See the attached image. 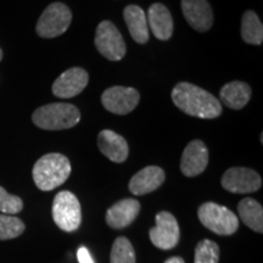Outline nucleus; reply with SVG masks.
I'll use <instances>...</instances> for the list:
<instances>
[{"label": "nucleus", "instance_id": "nucleus-1", "mask_svg": "<svg viewBox=\"0 0 263 263\" xmlns=\"http://www.w3.org/2000/svg\"><path fill=\"white\" fill-rule=\"evenodd\" d=\"M174 105L193 117L211 120L222 114V104L211 93L195 84L180 82L172 90Z\"/></svg>", "mask_w": 263, "mask_h": 263}, {"label": "nucleus", "instance_id": "nucleus-2", "mask_svg": "<svg viewBox=\"0 0 263 263\" xmlns=\"http://www.w3.org/2000/svg\"><path fill=\"white\" fill-rule=\"evenodd\" d=\"M71 174V162L62 154L51 153L42 156L33 167L35 185L43 192H50L67 180Z\"/></svg>", "mask_w": 263, "mask_h": 263}, {"label": "nucleus", "instance_id": "nucleus-3", "mask_svg": "<svg viewBox=\"0 0 263 263\" xmlns=\"http://www.w3.org/2000/svg\"><path fill=\"white\" fill-rule=\"evenodd\" d=\"M35 126L45 130L68 129L81 121V111L70 103H51L38 107L32 115Z\"/></svg>", "mask_w": 263, "mask_h": 263}, {"label": "nucleus", "instance_id": "nucleus-4", "mask_svg": "<svg viewBox=\"0 0 263 263\" xmlns=\"http://www.w3.org/2000/svg\"><path fill=\"white\" fill-rule=\"evenodd\" d=\"M197 217L203 227L218 235H233L239 228V218L226 206L205 202L197 210Z\"/></svg>", "mask_w": 263, "mask_h": 263}, {"label": "nucleus", "instance_id": "nucleus-5", "mask_svg": "<svg viewBox=\"0 0 263 263\" xmlns=\"http://www.w3.org/2000/svg\"><path fill=\"white\" fill-rule=\"evenodd\" d=\"M52 219L61 230L72 233L82 222L81 203L73 193L64 190L57 194L52 201Z\"/></svg>", "mask_w": 263, "mask_h": 263}, {"label": "nucleus", "instance_id": "nucleus-6", "mask_svg": "<svg viewBox=\"0 0 263 263\" xmlns=\"http://www.w3.org/2000/svg\"><path fill=\"white\" fill-rule=\"evenodd\" d=\"M72 22V12L62 3H52L42 12L37 22V33L42 38H57L64 34Z\"/></svg>", "mask_w": 263, "mask_h": 263}, {"label": "nucleus", "instance_id": "nucleus-7", "mask_svg": "<svg viewBox=\"0 0 263 263\" xmlns=\"http://www.w3.org/2000/svg\"><path fill=\"white\" fill-rule=\"evenodd\" d=\"M95 47L110 61H120L126 55V44L120 31L111 21L100 22L95 32Z\"/></svg>", "mask_w": 263, "mask_h": 263}, {"label": "nucleus", "instance_id": "nucleus-8", "mask_svg": "<svg viewBox=\"0 0 263 263\" xmlns=\"http://www.w3.org/2000/svg\"><path fill=\"white\" fill-rule=\"evenodd\" d=\"M156 226L150 229L151 242L161 250H171L179 242L180 230L178 222L172 213L161 211L155 217Z\"/></svg>", "mask_w": 263, "mask_h": 263}, {"label": "nucleus", "instance_id": "nucleus-9", "mask_svg": "<svg viewBox=\"0 0 263 263\" xmlns=\"http://www.w3.org/2000/svg\"><path fill=\"white\" fill-rule=\"evenodd\" d=\"M222 186L227 192L233 194L255 193L262 186V179L254 170L246 167H233L223 174Z\"/></svg>", "mask_w": 263, "mask_h": 263}, {"label": "nucleus", "instance_id": "nucleus-10", "mask_svg": "<svg viewBox=\"0 0 263 263\" xmlns=\"http://www.w3.org/2000/svg\"><path fill=\"white\" fill-rule=\"evenodd\" d=\"M139 91L132 87H111L101 95V103L107 111L115 115H127L138 106Z\"/></svg>", "mask_w": 263, "mask_h": 263}, {"label": "nucleus", "instance_id": "nucleus-11", "mask_svg": "<svg viewBox=\"0 0 263 263\" xmlns=\"http://www.w3.org/2000/svg\"><path fill=\"white\" fill-rule=\"evenodd\" d=\"M89 82V74L82 67H72L57 78L52 84V93L61 99H70L81 94Z\"/></svg>", "mask_w": 263, "mask_h": 263}, {"label": "nucleus", "instance_id": "nucleus-12", "mask_svg": "<svg viewBox=\"0 0 263 263\" xmlns=\"http://www.w3.org/2000/svg\"><path fill=\"white\" fill-rule=\"evenodd\" d=\"M209 164V149L205 143L192 140L184 149L180 160V171L185 177H196L206 170Z\"/></svg>", "mask_w": 263, "mask_h": 263}, {"label": "nucleus", "instance_id": "nucleus-13", "mask_svg": "<svg viewBox=\"0 0 263 263\" xmlns=\"http://www.w3.org/2000/svg\"><path fill=\"white\" fill-rule=\"evenodd\" d=\"M183 15L186 22L197 32H206L212 27L213 12L207 0H182Z\"/></svg>", "mask_w": 263, "mask_h": 263}, {"label": "nucleus", "instance_id": "nucleus-14", "mask_svg": "<svg viewBox=\"0 0 263 263\" xmlns=\"http://www.w3.org/2000/svg\"><path fill=\"white\" fill-rule=\"evenodd\" d=\"M140 212V202L136 199H123L110 207L106 212V223L111 228L122 229L134 222Z\"/></svg>", "mask_w": 263, "mask_h": 263}, {"label": "nucleus", "instance_id": "nucleus-15", "mask_svg": "<svg viewBox=\"0 0 263 263\" xmlns=\"http://www.w3.org/2000/svg\"><path fill=\"white\" fill-rule=\"evenodd\" d=\"M98 146L103 155L116 163L124 162L129 154L127 140L110 129H104L99 133Z\"/></svg>", "mask_w": 263, "mask_h": 263}, {"label": "nucleus", "instance_id": "nucleus-16", "mask_svg": "<svg viewBox=\"0 0 263 263\" xmlns=\"http://www.w3.org/2000/svg\"><path fill=\"white\" fill-rule=\"evenodd\" d=\"M163 182L164 171L157 166H147L132 177L128 186L134 195H145L159 189Z\"/></svg>", "mask_w": 263, "mask_h": 263}, {"label": "nucleus", "instance_id": "nucleus-17", "mask_svg": "<svg viewBox=\"0 0 263 263\" xmlns=\"http://www.w3.org/2000/svg\"><path fill=\"white\" fill-rule=\"evenodd\" d=\"M147 26L151 32L160 41H168L173 33V18L170 10L163 4L155 3L149 8L147 11Z\"/></svg>", "mask_w": 263, "mask_h": 263}, {"label": "nucleus", "instance_id": "nucleus-18", "mask_svg": "<svg viewBox=\"0 0 263 263\" xmlns=\"http://www.w3.org/2000/svg\"><path fill=\"white\" fill-rule=\"evenodd\" d=\"M123 17L132 38L139 44L149 41V26L144 10L138 5H128L123 11Z\"/></svg>", "mask_w": 263, "mask_h": 263}, {"label": "nucleus", "instance_id": "nucleus-19", "mask_svg": "<svg viewBox=\"0 0 263 263\" xmlns=\"http://www.w3.org/2000/svg\"><path fill=\"white\" fill-rule=\"evenodd\" d=\"M221 103L233 110H240L251 99V88L241 81H234L227 83L219 91Z\"/></svg>", "mask_w": 263, "mask_h": 263}, {"label": "nucleus", "instance_id": "nucleus-20", "mask_svg": "<svg viewBox=\"0 0 263 263\" xmlns=\"http://www.w3.org/2000/svg\"><path fill=\"white\" fill-rule=\"evenodd\" d=\"M239 217L245 226L256 233L263 232V209L261 203L251 197H245L238 205Z\"/></svg>", "mask_w": 263, "mask_h": 263}, {"label": "nucleus", "instance_id": "nucleus-21", "mask_svg": "<svg viewBox=\"0 0 263 263\" xmlns=\"http://www.w3.org/2000/svg\"><path fill=\"white\" fill-rule=\"evenodd\" d=\"M241 37L248 44L261 45L263 42V26L257 14L252 10L246 11L241 20Z\"/></svg>", "mask_w": 263, "mask_h": 263}, {"label": "nucleus", "instance_id": "nucleus-22", "mask_svg": "<svg viewBox=\"0 0 263 263\" xmlns=\"http://www.w3.org/2000/svg\"><path fill=\"white\" fill-rule=\"evenodd\" d=\"M111 263H136V252L132 242L124 236L115 240L110 255Z\"/></svg>", "mask_w": 263, "mask_h": 263}, {"label": "nucleus", "instance_id": "nucleus-23", "mask_svg": "<svg viewBox=\"0 0 263 263\" xmlns=\"http://www.w3.org/2000/svg\"><path fill=\"white\" fill-rule=\"evenodd\" d=\"M25 223L11 215H0V240L17 238L25 232Z\"/></svg>", "mask_w": 263, "mask_h": 263}, {"label": "nucleus", "instance_id": "nucleus-24", "mask_svg": "<svg viewBox=\"0 0 263 263\" xmlns=\"http://www.w3.org/2000/svg\"><path fill=\"white\" fill-rule=\"evenodd\" d=\"M219 262V246L215 241L203 239L199 241L195 248V258L194 263H218Z\"/></svg>", "mask_w": 263, "mask_h": 263}, {"label": "nucleus", "instance_id": "nucleus-25", "mask_svg": "<svg viewBox=\"0 0 263 263\" xmlns=\"http://www.w3.org/2000/svg\"><path fill=\"white\" fill-rule=\"evenodd\" d=\"M24 209V201L21 197L11 195L6 190L0 186V212L6 215H16Z\"/></svg>", "mask_w": 263, "mask_h": 263}, {"label": "nucleus", "instance_id": "nucleus-26", "mask_svg": "<svg viewBox=\"0 0 263 263\" xmlns=\"http://www.w3.org/2000/svg\"><path fill=\"white\" fill-rule=\"evenodd\" d=\"M77 258L80 263H94L93 258H91L89 250L85 246H81L77 251Z\"/></svg>", "mask_w": 263, "mask_h": 263}, {"label": "nucleus", "instance_id": "nucleus-27", "mask_svg": "<svg viewBox=\"0 0 263 263\" xmlns=\"http://www.w3.org/2000/svg\"><path fill=\"white\" fill-rule=\"evenodd\" d=\"M164 263H185V262H184V259L182 257H179V256H174V257L166 259V262Z\"/></svg>", "mask_w": 263, "mask_h": 263}, {"label": "nucleus", "instance_id": "nucleus-28", "mask_svg": "<svg viewBox=\"0 0 263 263\" xmlns=\"http://www.w3.org/2000/svg\"><path fill=\"white\" fill-rule=\"evenodd\" d=\"M2 60H3V50L0 49V61H2Z\"/></svg>", "mask_w": 263, "mask_h": 263}]
</instances>
